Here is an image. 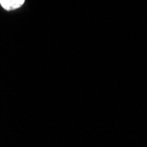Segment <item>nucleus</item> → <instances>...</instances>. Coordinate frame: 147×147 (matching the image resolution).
<instances>
[{
  "instance_id": "obj_1",
  "label": "nucleus",
  "mask_w": 147,
  "mask_h": 147,
  "mask_svg": "<svg viewBox=\"0 0 147 147\" xmlns=\"http://www.w3.org/2000/svg\"><path fill=\"white\" fill-rule=\"evenodd\" d=\"M25 0H0V5L6 11L16 10L22 6Z\"/></svg>"
}]
</instances>
